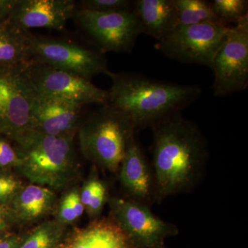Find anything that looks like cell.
<instances>
[{"instance_id":"f546056e","label":"cell","mask_w":248,"mask_h":248,"mask_svg":"<svg viewBox=\"0 0 248 248\" xmlns=\"http://www.w3.org/2000/svg\"><path fill=\"white\" fill-rule=\"evenodd\" d=\"M8 233H9V232H4L0 230V238H1L2 236H5V235L7 234Z\"/></svg>"},{"instance_id":"4fadbf2b","label":"cell","mask_w":248,"mask_h":248,"mask_svg":"<svg viewBox=\"0 0 248 248\" xmlns=\"http://www.w3.org/2000/svg\"><path fill=\"white\" fill-rule=\"evenodd\" d=\"M119 179L128 200L150 207L156 202L153 168L135 138L130 139L119 169Z\"/></svg>"},{"instance_id":"4dcf8cb0","label":"cell","mask_w":248,"mask_h":248,"mask_svg":"<svg viewBox=\"0 0 248 248\" xmlns=\"http://www.w3.org/2000/svg\"><path fill=\"white\" fill-rule=\"evenodd\" d=\"M155 248H165L164 247V244L161 245V246H158V247Z\"/></svg>"},{"instance_id":"e0dca14e","label":"cell","mask_w":248,"mask_h":248,"mask_svg":"<svg viewBox=\"0 0 248 248\" xmlns=\"http://www.w3.org/2000/svg\"><path fill=\"white\" fill-rule=\"evenodd\" d=\"M133 11L143 32L157 42L178 27L174 0H137L134 1Z\"/></svg>"},{"instance_id":"ac0fdd59","label":"cell","mask_w":248,"mask_h":248,"mask_svg":"<svg viewBox=\"0 0 248 248\" xmlns=\"http://www.w3.org/2000/svg\"><path fill=\"white\" fill-rule=\"evenodd\" d=\"M31 31L22 30L9 18L0 23V66H16L31 60Z\"/></svg>"},{"instance_id":"3957f363","label":"cell","mask_w":248,"mask_h":248,"mask_svg":"<svg viewBox=\"0 0 248 248\" xmlns=\"http://www.w3.org/2000/svg\"><path fill=\"white\" fill-rule=\"evenodd\" d=\"M16 169L31 184L64 190L79 174L75 138L50 136L30 130L17 141Z\"/></svg>"},{"instance_id":"8fae6325","label":"cell","mask_w":248,"mask_h":248,"mask_svg":"<svg viewBox=\"0 0 248 248\" xmlns=\"http://www.w3.org/2000/svg\"><path fill=\"white\" fill-rule=\"evenodd\" d=\"M27 72L31 84L40 94L86 106L108 103V91L75 73L32 62L28 63Z\"/></svg>"},{"instance_id":"8992f818","label":"cell","mask_w":248,"mask_h":248,"mask_svg":"<svg viewBox=\"0 0 248 248\" xmlns=\"http://www.w3.org/2000/svg\"><path fill=\"white\" fill-rule=\"evenodd\" d=\"M27 65L0 66V136L13 142L31 130L36 91L28 76Z\"/></svg>"},{"instance_id":"52a82bcc","label":"cell","mask_w":248,"mask_h":248,"mask_svg":"<svg viewBox=\"0 0 248 248\" xmlns=\"http://www.w3.org/2000/svg\"><path fill=\"white\" fill-rule=\"evenodd\" d=\"M73 19L99 51L129 53L143 29L135 11L99 13L79 9Z\"/></svg>"},{"instance_id":"7c38bea8","label":"cell","mask_w":248,"mask_h":248,"mask_svg":"<svg viewBox=\"0 0 248 248\" xmlns=\"http://www.w3.org/2000/svg\"><path fill=\"white\" fill-rule=\"evenodd\" d=\"M86 107L36 91L31 111V130L50 136L75 138L84 120Z\"/></svg>"},{"instance_id":"d4e9b609","label":"cell","mask_w":248,"mask_h":248,"mask_svg":"<svg viewBox=\"0 0 248 248\" xmlns=\"http://www.w3.org/2000/svg\"><path fill=\"white\" fill-rule=\"evenodd\" d=\"M79 9L99 13L117 12L133 10L134 1L130 0H82Z\"/></svg>"},{"instance_id":"cb8c5ba5","label":"cell","mask_w":248,"mask_h":248,"mask_svg":"<svg viewBox=\"0 0 248 248\" xmlns=\"http://www.w3.org/2000/svg\"><path fill=\"white\" fill-rule=\"evenodd\" d=\"M24 186L17 176L6 170H0V204L10 207Z\"/></svg>"},{"instance_id":"83f0119b","label":"cell","mask_w":248,"mask_h":248,"mask_svg":"<svg viewBox=\"0 0 248 248\" xmlns=\"http://www.w3.org/2000/svg\"><path fill=\"white\" fill-rule=\"evenodd\" d=\"M18 2L19 0H0V23L9 17Z\"/></svg>"},{"instance_id":"f1b7e54d","label":"cell","mask_w":248,"mask_h":248,"mask_svg":"<svg viewBox=\"0 0 248 248\" xmlns=\"http://www.w3.org/2000/svg\"><path fill=\"white\" fill-rule=\"evenodd\" d=\"M22 238L23 235L19 236L13 233H8L0 238V248H18Z\"/></svg>"},{"instance_id":"6da1fadb","label":"cell","mask_w":248,"mask_h":248,"mask_svg":"<svg viewBox=\"0 0 248 248\" xmlns=\"http://www.w3.org/2000/svg\"><path fill=\"white\" fill-rule=\"evenodd\" d=\"M152 128L151 166L156 182V202H161L195 187L206 163L208 147L200 129L179 113Z\"/></svg>"},{"instance_id":"5bb4252c","label":"cell","mask_w":248,"mask_h":248,"mask_svg":"<svg viewBox=\"0 0 248 248\" xmlns=\"http://www.w3.org/2000/svg\"><path fill=\"white\" fill-rule=\"evenodd\" d=\"M73 0H19L9 19L22 30L44 28L62 31L77 9Z\"/></svg>"},{"instance_id":"ffe728a7","label":"cell","mask_w":248,"mask_h":248,"mask_svg":"<svg viewBox=\"0 0 248 248\" xmlns=\"http://www.w3.org/2000/svg\"><path fill=\"white\" fill-rule=\"evenodd\" d=\"M178 26L203 23L224 24L214 13L211 2L204 0H174ZM229 26V25H228Z\"/></svg>"},{"instance_id":"d6986e66","label":"cell","mask_w":248,"mask_h":248,"mask_svg":"<svg viewBox=\"0 0 248 248\" xmlns=\"http://www.w3.org/2000/svg\"><path fill=\"white\" fill-rule=\"evenodd\" d=\"M79 195L88 216L92 220L99 218L110 195L108 186L99 177L96 166H93L92 172L80 187Z\"/></svg>"},{"instance_id":"9c48e42d","label":"cell","mask_w":248,"mask_h":248,"mask_svg":"<svg viewBox=\"0 0 248 248\" xmlns=\"http://www.w3.org/2000/svg\"><path fill=\"white\" fill-rule=\"evenodd\" d=\"M214 94L224 97L248 86V15L231 27L214 58Z\"/></svg>"},{"instance_id":"30bf717a","label":"cell","mask_w":248,"mask_h":248,"mask_svg":"<svg viewBox=\"0 0 248 248\" xmlns=\"http://www.w3.org/2000/svg\"><path fill=\"white\" fill-rule=\"evenodd\" d=\"M110 215L125 232L137 248H155L174 236L179 229L156 216L150 207L126 198L109 197Z\"/></svg>"},{"instance_id":"603a6c76","label":"cell","mask_w":248,"mask_h":248,"mask_svg":"<svg viewBox=\"0 0 248 248\" xmlns=\"http://www.w3.org/2000/svg\"><path fill=\"white\" fill-rule=\"evenodd\" d=\"M211 5L215 14L226 25L236 24L248 15L247 0H214Z\"/></svg>"},{"instance_id":"9a60e30c","label":"cell","mask_w":248,"mask_h":248,"mask_svg":"<svg viewBox=\"0 0 248 248\" xmlns=\"http://www.w3.org/2000/svg\"><path fill=\"white\" fill-rule=\"evenodd\" d=\"M58 248H137L110 215L64 234Z\"/></svg>"},{"instance_id":"484cf974","label":"cell","mask_w":248,"mask_h":248,"mask_svg":"<svg viewBox=\"0 0 248 248\" xmlns=\"http://www.w3.org/2000/svg\"><path fill=\"white\" fill-rule=\"evenodd\" d=\"M10 141L4 137L0 136V170L16 169L19 164L17 151Z\"/></svg>"},{"instance_id":"5b68a950","label":"cell","mask_w":248,"mask_h":248,"mask_svg":"<svg viewBox=\"0 0 248 248\" xmlns=\"http://www.w3.org/2000/svg\"><path fill=\"white\" fill-rule=\"evenodd\" d=\"M30 62L69 71L91 80L100 74L108 76L105 55L95 47L75 41L37 36L31 37Z\"/></svg>"},{"instance_id":"2e32d148","label":"cell","mask_w":248,"mask_h":248,"mask_svg":"<svg viewBox=\"0 0 248 248\" xmlns=\"http://www.w3.org/2000/svg\"><path fill=\"white\" fill-rule=\"evenodd\" d=\"M57 205L55 191L45 186L31 184L24 186L15 197L10 208L17 225H28L40 221Z\"/></svg>"},{"instance_id":"7a4b0ae2","label":"cell","mask_w":248,"mask_h":248,"mask_svg":"<svg viewBox=\"0 0 248 248\" xmlns=\"http://www.w3.org/2000/svg\"><path fill=\"white\" fill-rule=\"evenodd\" d=\"M108 77V103L131 121L135 129L154 126L179 113L202 94L197 85H182L149 79L132 73H115Z\"/></svg>"},{"instance_id":"7402d4cb","label":"cell","mask_w":248,"mask_h":248,"mask_svg":"<svg viewBox=\"0 0 248 248\" xmlns=\"http://www.w3.org/2000/svg\"><path fill=\"white\" fill-rule=\"evenodd\" d=\"M56 208L55 219L62 226L67 227L78 221L85 212L80 200L79 188L68 189L59 201Z\"/></svg>"},{"instance_id":"277c9868","label":"cell","mask_w":248,"mask_h":248,"mask_svg":"<svg viewBox=\"0 0 248 248\" xmlns=\"http://www.w3.org/2000/svg\"><path fill=\"white\" fill-rule=\"evenodd\" d=\"M135 126L109 104L85 116L78 135L80 151L96 167L117 173Z\"/></svg>"},{"instance_id":"4316f807","label":"cell","mask_w":248,"mask_h":248,"mask_svg":"<svg viewBox=\"0 0 248 248\" xmlns=\"http://www.w3.org/2000/svg\"><path fill=\"white\" fill-rule=\"evenodd\" d=\"M14 226L17 225L12 210L10 207L0 204V230L9 232Z\"/></svg>"},{"instance_id":"ba28073f","label":"cell","mask_w":248,"mask_h":248,"mask_svg":"<svg viewBox=\"0 0 248 248\" xmlns=\"http://www.w3.org/2000/svg\"><path fill=\"white\" fill-rule=\"evenodd\" d=\"M231 27L213 23L178 26L155 47L172 60L212 68Z\"/></svg>"},{"instance_id":"44dd1931","label":"cell","mask_w":248,"mask_h":248,"mask_svg":"<svg viewBox=\"0 0 248 248\" xmlns=\"http://www.w3.org/2000/svg\"><path fill=\"white\" fill-rule=\"evenodd\" d=\"M66 229L55 219L42 222L23 235L18 248H58Z\"/></svg>"}]
</instances>
